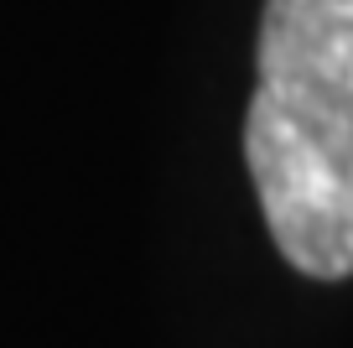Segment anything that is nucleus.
<instances>
[{
    "label": "nucleus",
    "instance_id": "obj_1",
    "mask_svg": "<svg viewBox=\"0 0 353 348\" xmlns=\"http://www.w3.org/2000/svg\"><path fill=\"white\" fill-rule=\"evenodd\" d=\"M244 162L276 250L353 276V0H265Z\"/></svg>",
    "mask_w": 353,
    "mask_h": 348
}]
</instances>
